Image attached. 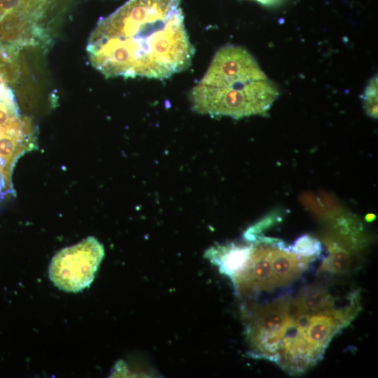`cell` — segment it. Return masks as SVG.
<instances>
[{
  "instance_id": "cell-1",
  "label": "cell",
  "mask_w": 378,
  "mask_h": 378,
  "mask_svg": "<svg viewBox=\"0 0 378 378\" xmlns=\"http://www.w3.org/2000/svg\"><path fill=\"white\" fill-rule=\"evenodd\" d=\"M86 50L106 78H168L186 69L195 53L181 0H128L99 20Z\"/></svg>"
},
{
  "instance_id": "cell-2",
  "label": "cell",
  "mask_w": 378,
  "mask_h": 378,
  "mask_svg": "<svg viewBox=\"0 0 378 378\" xmlns=\"http://www.w3.org/2000/svg\"><path fill=\"white\" fill-rule=\"evenodd\" d=\"M279 91L245 48H220L202 78L190 92L192 108L200 114L234 119L267 113Z\"/></svg>"
},
{
  "instance_id": "cell-3",
  "label": "cell",
  "mask_w": 378,
  "mask_h": 378,
  "mask_svg": "<svg viewBox=\"0 0 378 378\" xmlns=\"http://www.w3.org/2000/svg\"><path fill=\"white\" fill-rule=\"evenodd\" d=\"M57 0H0V50L18 52L50 38L48 19Z\"/></svg>"
},
{
  "instance_id": "cell-4",
  "label": "cell",
  "mask_w": 378,
  "mask_h": 378,
  "mask_svg": "<svg viewBox=\"0 0 378 378\" xmlns=\"http://www.w3.org/2000/svg\"><path fill=\"white\" fill-rule=\"evenodd\" d=\"M36 146L35 127L20 113L13 90L0 76V180L5 185L13 187L16 162Z\"/></svg>"
},
{
  "instance_id": "cell-5",
  "label": "cell",
  "mask_w": 378,
  "mask_h": 378,
  "mask_svg": "<svg viewBox=\"0 0 378 378\" xmlns=\"http://www.w3.org/2000/svg\"><path fill=\"white\" fill-rule=\"evenodd\" d=\"M104 256V246L94 237H88L53 256L48 266L49 278L60 290L81 291L93 281Z\"/></svg>"
},
{
  "instance_id": "cell-6",
  "label": "cell",
  "mask_w": 378,
  "mask_h": 378,
  "mask_svg": "<svg viewBox=\"0 0 378 378\" xmlns=\"http://www.w3.org/2000/svg\"><path fill=\"white\" fill-rule=\"evenodd\" d=\"M324 244L328 254L322 258L318 273L330 276L349 274L354 269V244L346 243L332 237L326 238Z\"/></svg>"
},
{
  "instance_id": "cell-7",
  "label": "cell",
  "mask_w": 378,
  "mask_h": 378,
  "mask_svg": "<svg viewBox=\"0 0 378 378\" xmlns=\"http://www.w3.org/2000/svg\"><path fill=\"white\" fill-rule=\"evenodd\" d=\"M250 250V244L240 245L230 242L211 248L206 255L222 273L232 278L246 265Z\"/></svg>"
},
{
  "instance_id": "cell-8",
  "label": "cell",
  "mask_w": 378,
  "mask_h": 378,
  "mask_svg": "<svg viewBox=\"0 0 378 378\" xmlns=\"http://www.w3.org/2000/svg\"><path fill=\"white\" fill-rule=\"evenodd\" d=\"M286 247L296 255L316 261L324 257L325 248L321 241L308 234L298 237L291 245H287Z\"/></svg>"
},
{
  "instance_id": "cell-9",
  "label": "cell",
  "mask_w": 378,
  "mask_h": 378,
  "mask_svg": "<svg viewBox=\"0 0 378 378\" xmlns=\"http://www.w3.org/2000/svg\"><path fill=\"white\" fill-rule=\"evenodd\" d=\"M363 104L368 115L377 118V79L372 78L364 91Z\"/></svg>"
},
{
  "instance_id": "cell-10",
  "label": "cell",
  "mask_w": 378,
  "mask_h": 378,
  "mask_svg": "<svg viewBox=\"0 0 378 378\" xmlns=\"http://www.w3.org/2000/svg\"><path fill=\"white\" fill-rule=\"evenodd\" d=\"M262 4H265V5H270V4H274L275 2H276L278 0H255Z\"/></svg>"
},
{
  "instance_id": "cell-11",
  "label": "cell",
  "mask_w": 378,
  "mask_h": 378,
  "mask_svg": "<svg viewBox=\"0 0 378 378\" xmlns=\"http://www.w3.org/2000/svg\"><path fill=\"white\" fill-rule=\"evenodd\" d=\"M375 218V216L373 214H368L366 216L365 219L367 221L370 222L372 221Z\"/></svg>"
}]
</instances>
